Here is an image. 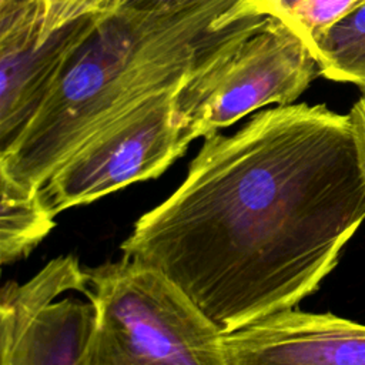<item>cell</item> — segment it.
Wrapping results in <instances>:
<instances>
[{"label":"cell","mask_w":365,"mask_h":365,"mask_svg":"<svg viewBox=\"0 0 365 365\" xmlns=\"http://www.w3.org/2000/svg\"><path fill=\"white\" fill-rule=\"evenodd\" d=\"M104 13L80 19L41 43L43 0H0V153L34 115Z\"/></svg>","instance_id":"cell-6"},{"label":"cell","mask_w":365,"mask_h":365,"mask_svg":"<svg viewBox=\"0 0 365 365\" xmlns=\"http://www.w3.org/2000/svg\"><path fill=\"white\" fill-rule=\"evenodd\" d=\"M240 0L170 11L107 10L16 140L0 174L40 190L86 141L147 98L180 88L198 68L258 30L268 16L238 19Z\"/></svg>","instance_id":"cell-2"},{"label":"cell","mask_w":365,"mask_h":365,"mask_svg":"<svg viewBox=\"0 0 365 365\" xmlns=\"http://www.w3.org/2000/svg\"><path fill=\"white\" fill-rule=\"evenodd\" d=\"M205 0H114L113 9L123 7L135 11H170L184 9Z\"/></svg>","instance_id":"cell-15"},{"label":"cell","mask_w":365,"mask_h":365,"mask_svg":"<svg viewBox=\"0 0 365 365\" xmlns=\"http://www.w3.org/2000/svg\"><path fill=\"white\" fill-rule=\"evenodd\" d=\"M114 0H43L41 43L54 31L87 16L113 9Z\"/></svg>","instance_id":"cell-13"},{"label":"cell","mask_w":365,"mask_h":365,"mask_svg":"<svg viewBox=\"0 0 365 365\" xmlns=\"http://www.w3.org/2000/svg\"><path fill=\"white\" fill-rule=\"evenodd\" d=\"M87 292V272L77 258L60 257L50 261L29 282H7L0 301L1 365H10L14 348L41 309L54 302L64 291Z\"/></svg>","instance_id":"cell-9"},{"label":"cell","mask_w":365,"mask_h":365,"mask_svg":"<svg viewBox=\"0 0 365 365\" xmlns=\"http://www.w3.org/2000/svg\"><path fill=\"white\" fill-rule=\"evenodd\" d=\"M319 74L365 88V1L335 21L315 43Z\"/></svg>","instance_id":"cell-11"},{"label":"cell","mask_w":365,"mask_h":365,"mask_svg":"<svg viewBox=\"0 0 365 365\" xmlns=\"http://www.w3.org/2000/svg\"><path fill=\"white\" fill-rule=\"evenodd\" d=\"M364 220L348 114L292 103L205 137L182 184L121 251L230 334L315 292Z\"/></svg>","instance_id":"cell-1"},{"label":"cell","mask_w":365,"mask_h":365,"mask_svg":"<svg viewBox=\"0 0 365 365\" xmlns=\"http://www.w3.org/2000/svg\"><path fill=\"white\" fill-rule=\"evenodd\" d=\"M348 117L351 121L358 165L365 181V88L362 90L359 98L354 103Z\"/></svg>","instance_id":"cell-14"},{"label":"cell","mask_w":365,"mask_h":365,"mask_svg":"<svg viewBox=\"0 0 365 365\" xmlns=\"http://www.w3.org/2000/svg\"><path fill=\"white\" fill-rule=\"evenodd\" d=\"M319 74L307 43L284 21L265 23L198 68L181 87L177 110L195 140L269 104H292Z\"/></svg>","instance_id":"cell-4"},{"label":"cell","mask_w":365,"mask_h":365,"mask_svg":"<svg viewBox=\"0 0 365 365\" xmlns=\"http://www.w3.org/2000/svg\"><path fill=\"white\" fill-rule=\"evenodd\" d=\"M365 0H240L235 14L272 16L288 24L309 47L341 17Z\"/></svg>","instance_id":"cell-12"},{"label":"cell","mask_w":365,"mask_h":365,"mask_svg":"<svg viewBox=\"0 0 365 365\" xmlns=\"http://www.w3.org/2000/svg\"><path fill=\"white\" fill-rule=\"evenodd\" d=\"M86 272L88 365H230L222 331L164 274L125 257Z\"/></svg>","instance_id":"cell-3"},{"label":"cell","mask_w":365,"mask_h":365,"mask_svg":"<svg viewBox=\"0 0 365 365\" xmlns=\"http://www.w3.org/2000/svg\"><path fill=\"white\" fill-rule=\"evenodd\" d=\"M0 261L11 264L30 254L54 227L40 190L29 188L0 174Z\"/></svg>","instance_id":"cell-10"},{"label":"cell","mask_w":365,"mask_h":365,"mask_svg":"<svg viewBox=\"0 0 365 365\" xmlns=\"http://www.w3.org/2000/svg\"><path fill=\"white\" fill-rule=\"evenodd\" d=\"M230 365H365V325L291 309L222 336Z\"/></svg>","instance_id":"cell-7"},{"label":"cell","mask_w":365,"mask_h":365,"mask_svg":"<svg viewBox=\"0 0 365 365\" xmlns=\"http://www.w3.org/2000/svg\"><path fill=\"white\" fill-rule=\"evenodd\" d=\"M181 87L147 98L86 141L40 188L47 210L56 217L163 174L194 140L177 110Z\"/></svg>","instance_id":"cell-5"},{"label":"cell","mask_w":365,"mask_h":365,"mask_svg":"<svg viewBox=\"0 0 365 365\" xmlns=\"http://www.w3.org/2000/svg\"><path fill=\"white\" fill-rule=\"evenodd\" d=\"M94 307L76 298L51 302L19 339L10 365H88Z\"/></svg>","instance_id":"cell-8"}]
</instances>
